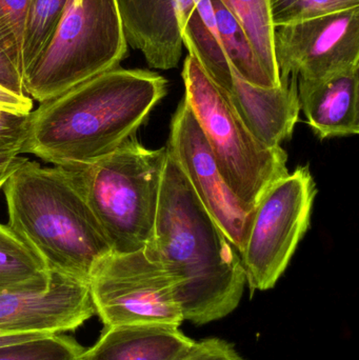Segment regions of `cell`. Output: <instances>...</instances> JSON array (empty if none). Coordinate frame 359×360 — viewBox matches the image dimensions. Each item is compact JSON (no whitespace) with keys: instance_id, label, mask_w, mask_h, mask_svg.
Segmentation results:
<instances>
[{"instance_id":"cell-1","label":"cell","mask_w":359,"mask_h":360,"mask_svg":"<svg viewBox=\"0 0 359 360\" xmlns=\"http://www.w3.org/2000/svg\"><path fill=\"white\" fill-rule=\"evenodd\" d=\"M145 250L172 279L183 321L208 325L240 306L247 285L240 253L168 150L153 236Z\"/></svg>"},{"instance_id":"cell-2","label":"cell","mask_w":359,"mask_h":360,"mask_svg":"<svg viewBox=\"0 0 359 360\" xmlns=\"http://www.w3.org/2000/svg\"><path fill=\"white\" fill-rule=\"evenodd\" d=\"M167 94V80L115 68L31 111L21 154L57 167L92 164L134 136Z\"/></svg>"},{"instance_id":"cell-3","label":"cell","mask_w":359,"mask_h":360,"mask_svg":"<svg viewBox=\"0 0 359 360\" xmlns=\"http://www.w3.org/2000/svg\"><path fill=\"white\" fill-rule=\"evenodd\" d=\"M2 188L11 230L48 271L89 283L112 249L67 171L25 158Z\"/></svg>"},{"instance_id":"cell-4","label":"cell","mask_w":359,"mask_h":360,"mask_svg":"<svg viewBox=\"0 0 359 360\" xmlns=\"http://www.w3.org/2000/svg\"><path fill=\"white\" fill-rule=\"evenodd\" d=\"M166 160L167 147L147 149L134 135L97 162L63 168L114 253L139 251L151 240Z\"/></svg>"},{"instance_id":"cell-5","label":"cell","mask_w":359,"mask_h":360,"mask_svg":"<svg viewBox=\"0 0 359 360\" xmlns=\"http://www.w3.org/2000/svg\"><path fill=\"white\" fill-rule=\"evenodd\" d=\"M183 101L195 116L216 160L219 172L236 198L254 212L268 190L289 174L288 156L282 147L259 141L192 55L183 63Z\"/></svg>"},{"instance_id":"cell-6","label":"cell","mask_w":359,"mask_h":360,"mask_svg":"<svg viewBox=\"0 0 359 360\" xmlns=\"http://www.w3.org/2000/svg\"><path fill=\"white\" fill-rule=\"evenodd\" d=\"M126 44L117 0H72L50 44L23 71L25 94L44 103L115 69Z\"/></svg>"},{"instance_id":"cell-7","label":"cell","mask_w":359,"mask_h":360,"mask_svg":"<svg viewBox=\"0 0 359 360\" xmlns=\"http://www.w3.org/2000/svg\"><path fill=\"white\" fill-rule=\"evenodd\" d=\"M318 194L309 166L276 181L257 203L240 254L253 291L275 287L307 232Z\"/></svg>"},{"instance_id":"cell-8","label":"cell","mask_w":359,"mask_h":360,"mask_svg":"<svg viewBox=\"0 0 359 360\" xmlns=\"http://www.w3.org/2000/svg\"><path fill=\"white\" fill-rule=\"evenodd\" d=\"M89 288L105 328L138 323L181 327L183 323L172 279L145 249L105 256Z\"/></svg>"},{"instance_id":"cell-9","label":"cell","mask_w":359,"mask_h":360,"mask_svg":"<svg viewBox=\"0 0 359 360\" xmlns=\"http://www.w3.org/2000/svg\"><path fill=\"white\" fill-rule=\"evenodd\" d=\"M280 82L314 80L359 65V8L275 27Z\"/></svg>"},{"instance_id":"cell-10","label":"cell","mask_w":359,"mask_h":360,"mask_svg":"<svg viewBox=\"0 0 359 360\" xmlns=\"http://www.w3.org/2000/svg\"><path fill=\"white\" fill-rule=\"evenodd\" d=\"M167 150L204 209L242 253L254 212H249L226 184L204 132L185 101L173 115Z\"/></svg>"},{"instance_id":"cell-11","label":"cell","mask_w":359,"mask_h":360,"mask_svg":"<svg viewBox=\"0 0 359 360\" xmlns=\"http://www.w3.org/2000/svg\"><path fill=\"white\" fill-rule=\"evenodd\" d=\"M95 313L88 283L50 271L46 279L0 293V335L74 331Z\"/></svg>"},{"instance_id":"cell-12","label":"cell","mask_w":359,"mask_h":360,"mask_svg":"<svg viewBox=\"0 0 359 360\" xmlns=\"http://www.w3.org/2000/svg\"><path fill=\"white\" fill-rule=\"evenodd\" d=\"M196 0H117L126 42L150 67L174 69L183 52V30Z\"/></svg>"},{"instance_id":"cell-13","label":"cell","mask_w":359,"mask_h":360,"mask_svg":"<svg viewBox=\"0 0 359 360\" xmlns=\"http://www.w3.org/2000/svg\"><path fill=\"white\" fill-rule=\"evenodd\" d=\"M227 96L247 128L263 145L280 147L292 136L301 113L296 78L282 80L276 88H261L249 84L233 70V86Z\"/></svg>"},{"instance_id":"cell-14","label":"cell","mask_w":359,"mask_h":360,"mask_svg":"<svg viewBox=\"0 0 359 360\" xmlns=\"http://www.w3.org/2000/svg\"><path fill=\"white\" fill-rule=\"evenodd\" d=\"M299 105L320 139L359 132V65L320 79H297Z\"/></svg>"},{"instance_id":"cell-15","label":"cell","mask_w":359,"mask_h":360,"mask_svg":"<svg viewBox=\"0 0 359 360\" xmlns=\"http://www.w3.org/2000/svg\"><path fill=\"white\" fill-rule=\"evenodd\" d=\"M196 342L177 326H115L105 328L96 344L84 350L79 360H179Z\"/></svg>"},{"instance_id":"cell-16","label":"cell","mask_w":359,"mask_h":360,"mask_svg":"<svg viewBox=\"0 0 359 360\" xmlns=\"http://www.w3.org/2000/svg\"><path fill=\"white\" fill-rule=\"evenodd\" d=\"M183 41L209 77L229 94L233 86V69L219 38L211 0H198L183 27Z\"/></svg>"},{"instance_id":"cell-17","label":"cell","mask_w":359,"mask_h":360,"mask_svg":"<svg viewBox=\"0 0 359 360\" xmlns=\"http://www.w3.org/2000/svg\"><path fill=\"white\" fill-rule=\"evenodd\" d=\"M236 19L254 49L261 65L274 86H280L274 54L275 25L271 0H219Z\"/></svg>"},{"instance_id":"cell-18","label":"cell","mask_w":359,"mask_h":360,"mask_svg":"<svg viewBox=\"0 0 359 360\" xmlns=\"http://www.w3.org/2000/svg\"><path fill=\"white\" fill-rule=\"evenodd\" d=\"M211 4L219 38L232 69L253 86L276 88L236 19L219 0H211Z\"/></svg>"},{"instance_id":"cell-19","label":"cell","mask_w":359,"mask_h":360,"mask_svg":"<svg viewBox=\"0 0 359 360\" xmlns=\"http://www.w3.org/2000/svg\"><path fill=\"white\" fill-rule=\"evenodd\" d=\"M50 271L11 230L0 224V293L46 279Z\"/></svg>"},{"instance_id":"cell-20","label":"cell","mask_w":359,"mask_h":360,"mask_svg":"<svg viewBox=\"0 0 359 360\" xmlns=\"http://www.w3.org/2000/svg\"><path fill=\"white\" fill-rule=\"evenodd\" d=\"M72 0H32L23 29L22 73L50 44Z\"/></svg>"},{"instance_id":"cell-21","label":"cell","mask_w":359,"mask_h":360,"mask_svg":"<svg viewBox=\"0 0 359 360\" xmlns=\"http://www.w3.org/2000/svg\"><path fill=\"white\" fill-rule=\"evenodd\" d=\"M84 349L59 334H39L0 346V360H79Z\"/></svg>"},{"instance_id":"cell-22","label":"cell","mask_w":359,"mask_h":360,"mask_svg":"<svg viewBox=\"0 0 359 360\" xmlns=\"http://www.w3.org/2000/svg\"><path fill=\"white\" fill-rule=\"evenodd\" d=\"M359 8V0H271L275 27Z\"/></svg>"},{"instance_id":"cell-23","label":"cell","mask_w":359,"mask_h":360,"mask_svg":"<svg viewBox=\"0 0 359 360\" xmlns=\"http://www.w3.org/2000/svg\"><path fill=\"white\" fill-rule=\"evenodd\" d=\"M30 113L0 111V166L10 164L21 154Z\"/></svg>"},{"instance_id":"cell-24","label":"cell","mask_w":359,"mask_h":360,"mask_svg":"<svg viewBox=\"0 0 359 360\" xmlns=\"http://www.w3.org/2000/svg\"><path fill=\"white\" fill-rule=\"evenodd\" d=\"M0 86L17 95H27L23 88L21 49L0 34Z\"/></svg>"},{"instance_id":"cell-25","label":"cell","mask_w":359,"mask_h":360,"mask_svg":"<svg viewBox=\"0 0 359 360\" xmlns=\"http://www.w3.org/2000/svg\"><path fill=\"white\" fill-rule=\"evenodd\" d=\"M31 2L32 0H0V34L20 49Z\"/></svg>"},{"instance_id":"cell-26","label":"cell","mask_w":359,"mask_h":360,"mask_svg":"<svg viewBox=\"0 0 359 360\" xmlns=\"http://www.w3.org/2000/svg\"><path fill=\"white\" fill-rule=\"evenodd\" d=\"M179 360H246L226 340L208 338L196 342L195 347Z\"/></svg>"},{"instance_id":"cell-27","label":"cell","mask_w":359,"mask_h":360,"mask_svg":"<svg viewBox=\"0 0 359 360\" xmlns=\"http://www.w3.org/2000/svg\"><path fill=\"white\" fill-rule=\"evenodd\" d=\"M33 109V101L27 95H17L0 86V111L27 114Z\"/></svg>"},{"instance_id":"cell-28","label":"cell","mask_w":359,"mask_h":360,"mask_svg":"<svg viewBox=\"0 0 359 360\" xmlns=\"http://www.w3.org/2000/svg\"><path fill=\"white\" fill-rule=\"evenodd\" d=\"M25 158H21V156H17L13 162L10 164L4 165V166H0V188L6 184V180L10 179L11 175L15 172L17 168L25 162Z\"/></svg>"}]
</instances>
